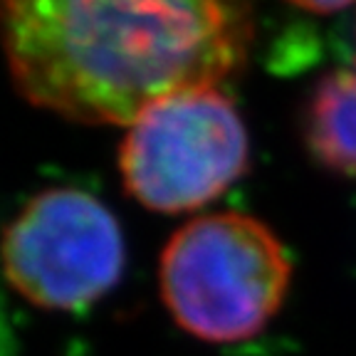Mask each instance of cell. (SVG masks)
Returning <instances> with one entry per match:
<instances>
[{"label": "cell", "mask_w": 356, "mask_h": 356, "mask_svg": "<svg viewBox=\"0 0 356 356\" xmlns=\"http://www.w3.org/2000/svg\"><path fill=\"white\" fill-rule=\"evenodd\" d=\"M248 129L216 89L178 95L144 111L119 151L127 191L159 213L206 206L248 171Z\"/></svg>", "instance_id": "obj_3"}, {"label": "cell", "mask_w": 356, "mask_h": 356, "mask_svg": "<svg viewBox=\"0 0 356 356\" xmlns=\"http://www.w3.org/2000/svg\"><path fill=\"white\" fill-rule=\"evenodd\" d=\"M305 141L329 171L356 178V72L334 70L312 89L305 106Z\"/></svg>", "instance_id": "obj_5"}, {"label": "cell", "mask_w": 356, "mask_h": 356, "mask_svg": "<svg viewBox=\"0 0 356 356\" xmlns=\"http://www.w3.org/2000/svg\"><path fill=\"white\" fill-rule=\"evenodd\" d=\"M8 282L44 309H79L104 297L124 270V238L104 203L77 188L35 195L6 228Z\"/></svg>", "instance_id": "obj_4"}, {"label": "cell", "mask_w": 356, "mask_h": 356, "mask_svg": "<svg viewBox=\"0 0 356 356\" xmlns=\"http://www.w3.org/2000/svg\"><path fill=\"white\" fill-rule=\"evenodd\" d=\"M292 265L277 235L243 213L195 218L163 248L159 282L184 332L230 344L255 337L277 314Z\"/></svg>", "instance_id": "obj_2"}, {"label": "cell", "mask_w": 356, "mask_h": 356, "mask_svg": "<svg viewBox=\"0 0 356 356\" xmlns=\"http://www.w3.org/2000/svg\"><path fill=\"white\" fill-rule=\"evenodd\" d=\"M238 0H0V50L20 95L82 124L131 127L216 89L248 52Z\"/></svg>", "instance_id": "obj_1"}, {"label": "cell", "mask_w": 356, "mask_h": 356, "mask_svg": "<svg viewBox=\"0 0 356 356\" xmlns=\"http://www.w3.org/2000/svg\"><path fill=\"white\" fill-rule=\"evenodd\" d=\"M287 3L309 13H337V10H344L346 6H351L356 0H287Z\"/></svg>", "instance_id": "obj_6"}]
</instances>
